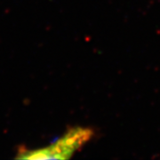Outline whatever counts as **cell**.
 I'll list each match as a JSON object with an SVG mask.
<instances>
[{"mask_svg": "<svg viewBox=\"0 0 160 160\" xmlns=\"http://www.w3.org/2000/svg\"><path fill=\"white\" fill-rule=\"evenodd\" d=\"M92 134L93 132L89 128H72L51 145L43 149L19 151L17 158L22 159H67L85 145Z\"/></svg>", "mask_w": 160, "mask_h": 160, "instance_id": "cell-1", "label": "cell"}]
</instances>
